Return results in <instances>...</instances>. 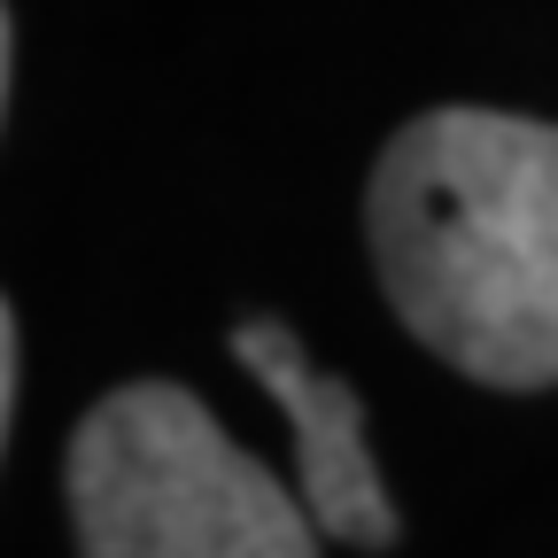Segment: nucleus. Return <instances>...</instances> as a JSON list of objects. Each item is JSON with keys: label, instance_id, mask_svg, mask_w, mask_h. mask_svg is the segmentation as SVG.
Wrapping results in <instances>:
<instances>
[{"label": "nucleus", "instance_id": "20e7f679", "mask_svg": "<svg viewBox=\"0 0 558 558\" xmlns=\"http://www.w3.org/2000/svg\"><path fill=\"white\" fill-rule=\"evenodd\" d=\"M16 396H24V333L16 311H0V427L16 418Z\"/></svg>", "mask_w": 558, "mask_h": 558}, {"label": "nucleus", "instance_id": "f03ea898", "mask_svg": "<svg viewBox=\"0 0 558 558\" xmlns=\"http://www.w3.org/2000/svg\"><path fill=\"white\" fill-rule=\"evenodd\" d=\"M78 558H318L303 488L171 380L109 388L70 435Z\"/></svg>", "mask_w": 558, "mask_h": 558}, {"label": "nucleus", "instance_id": "f257e3e1", "mask_svg": "<svg viewBox=\"0 0 558 558\" xmlns=\"http://www.w3.org/2000/svg\"><path fill=\"white\" fill-rule=\"evenodd\" d=\"M396 318L481 388L558 380V124L512 109L411 117L365 194Z\"/></svg>", "mask_w": 558, "mask_h": 558}, {"label": "nucleus", "instance_id": "7ed1b4c3", "mask_svg": "<svg viewBox=\"0 0 558 558\" xmlns=\"http://www.w3.org/2000/svg\"><path fill=\"white\" fill-rule=\"evenodd\" d=\"M233 357L264 380V396L288 411L295 427V488L318 520V535L357 543V550H388L396 543V505L380 488V465L365 450V403L349 380L311 373L303 341L279 318H241L233 326Z\"/></svg>", "mask_w": 558, "mask_h": 558}]
</instances>
